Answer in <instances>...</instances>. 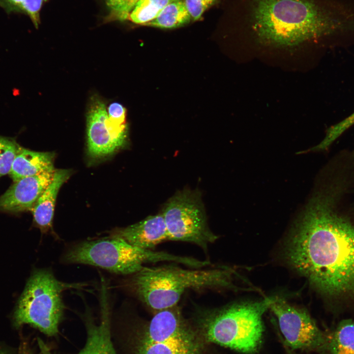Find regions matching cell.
<instances>
[{
    "mask_svg": "<svg viewBox=\"0 0 354 354\" xmlns=\"http://www.w3.org/2000/svg\"><path fill=\"white\" fill-rule=\"evenodd\" d=\"M353 125H354V112L341 121L330 126L327 129L323 140L309 150L315 152L326 150L334 142Z\"/></svg>",
    "mask_w": 354,
    "mask_h": 354,
    "instance_id": "cell-19",
    "label": "cell"
},
{
    "mask_svg": "<svg viewBox=\"0 0 354 354\" xmlns=\"http://www.w3.org/2000/svg\"><path fill=\"white\" fill-rule=\"evenodd\" d=\"M191 19L184 0H173L162 9L155 19L145 26L165 29L174 28L188 23Z\"/></svg>",
    "mask_w": 354,
    "mask_h": 354,
    "instance_id": "cell-16",
    "label": "cell"
},
{
    "mask_svg": "<svg viewBox=\"0 0 354 354\" xmlns=\"http://www.w3.org/2000/svg\"><path fill=\"white\" fill-rule=\"evenodd\" d=\"M139 0H106L111 20L124 21L128 19L131 10Z\"/></svg>",
    "mask_w": 354,
    "mask_h": 354,
    "instance_id": "cell-21",
    "label": "cell"
},
{
    "mask_svg": "<svg viewBox=\"0 0 354 354\" xmlns=\"http://www.w3.org/2000/svg\"><path fill=\"white\" fill-rule=\"evenodd\" d=\"M63 261L91 265L125 275L138 272L146 263L171 262L187 266L193 264L191 257L141 248L114 236L76 244L65 253Z\"/></svg>",
    "mask_w": 354,
    "mask_h": 354,
    "instance_id": "cell-5",
    "label": "cell"
},
{
    "mask_svg": "<svg viewBox=\"0 0 354 354\" xmlns=\"http://www.w3.org/2000/svg\"><path fill=\"white\" fill-rule=\"evenodd\" d=\"M19 147L15 139L0 136V177L9 174Z\"/></svg>",
    "mask_w": 354,
    "mask_h": 354,
    "instance_id": "cell-20",
    "label": "cell"
},
{
    "mask_svg": "<svg viewBox=\"0 0 354 354\" xmlns=\"http://www.w3.org/2000/svg\"><path fill=\"white\" fill-rule=\"evenodd\" d=\"M54 154L35 151L20 146L9 173L14 182L25 177L54 171Z\"/></svg>",
    "mask_w": 354,
    "mask_h": 354,
    "instance_id": "cell-15",
    "label": "cell"
},
{
    "mask_svg": "<svg viewBox=\"0 0 354 354\" xmlns=\"http://www.w3.org/2000/svg\"><path fill=\"white\" fill-rule=\"evenodd\" d=\"M216 0H184L186 7L193 20H199L204 12Z\"/></svg>",
    "mask_w": 354,
    "mask_h": 354,
    "instance_id": "cell-22",
    "label": "cell"
},
{
    "mask_svg": "<svg viewBox=\"0 0 354 354\" xmlns=\"http://www.w3.org/2000/svg\"><path fill=\"white\" fill-rule=\"evenodd\" d=\"M71 175L66 169H55L52 181L40 196L32 210L36 225L43 233L52 231L55 203L58 192Z\"/></svg>",
    "mask_w": 354,
    "mask_h": 354,
    "instance_id": "cell-14",
    "label": "cell"
},
{
    "mask_svg": "<svg viewBox=\"0 0 354 354\" xmlns=\"http://www.w3.org/2000/svg\"><path fill=\"white\" fill-rule=\"evenodd\" d=\"M177 307L155 313L139 338L135 354H201V339Z\"/></svg>",
    "mask_w": 354,
    "mask_h": 354,
    "instance_id": "cell-7",
    "label": "cell"
},
{
    "mask_svg": "<svg viewBox=\"0 0 354 354\" xmlns=\"http://www.w3.org/2000/svg\"><path fill=\"white\" fill-rule=\"evenodd\" d=\"M107 110L110 119L120 124L126 123V109L121 104L118 102L112 103Z\"/></svg>",
    "mask_w": 354,
    "mask_h": 354,
    "instance_id": "cell-24",
    "label": "cell"
},
{
    "mask_svg": "<svg viewBox=\"0 0 354 354\" xmlns=\"http://www.w3.org/2000/svg\"><path fill=\"white\" fill-rule=\"evenodd\" d=\"M353 208H354V207Z\"/></svg>",
    "mask_w": 354,
    "mask_h": 354,
    "instance_id": "cell-28",
    "label": "cell"
},
{
    "mask_svg": "<svg viewBox=\"0 0 354 354\" xmlns=\"http://www.w3.org/2000/svg\"><path fill=\"white\" fill-rule=\"evenodd\" d=\"M105 287L102 288L98 322L85 315L86 341L77 354H117L112 341L111 311Z\"/></svg>",
    "mask_w": 354,
    "mask_h": 354,
    "instance_id": "cell-12",
    "label": "cell"
},
{
    "mask_svg": "<svg viewBox=\"0 0 354 354\" xmlns=\"http://www.w3.org/2000/svg\"><path fill=\"white\" fill-rule=\"evenodd\" d=\"M19 354H30L28 349L23 348V349L20 351Z\"/></svg>",
    "mask_w": 354,
    "mask_h": 354,
    "instance_id": "cell-26",
    "label": "cell"
},
{
    "mask_svg": "<svg viewBox=\"0 0 354 354\" xmlns=\"http://www.w3.org/2000/svg\"><path fill=\"white\" fill-rule=\"evenodd\" d=\"M275 297L199 309L197 321L201 333L209 342L244 354L255 353L263 339V316Z\"/></svg>",
    "mask_w": 354,
    "mask_h": 354,
    "instance_id": "cell-4",
    "label": "cell"
},
{
    "mask_svg": "<svg viewBox=\"0 0 354 354\" xmlns=\"http://www.w3.org/2000/svg\"><path fill=\"white\" fill-rule=\"evenodd\" d=\"M87 147L89 156L100 159L109 156L120 148L126 138V125L109 118L103 101L91 98L87 113Z\"/></svg>",
    "mask_w": 354,
    "mask_h": 354,
    "instance_id": "cell-10",
    "label": "cell"
},
{
    "mask_svg": "<svg viewBox=\"0 0 354 354\" xmlns=\"http://www.w3.org/2000/svg\"><path fill=\"white\" fill-rule=\"evenodd\" d=\"M353 186L340 173L319 177L295 223L285 256L320 292L354 300V220L340 209Z\"/></svg>",
    "mask_w": 354,
    "mask_h": 354,
    "instance_id": "cell-1",
    "label": "cell"
},
{
    "mask_svg": "<svg viewBox=\"0 0 354 354\" xmlns=\"http://www.w3.org/2000/svg\"><path fill=\"white\" fill-rule=\"evenodd\" d=\"M234 271L228 267L185 269L173 265L144 267L133 274L127 287L156 312L177 305L187 290L233 288Z\"/></svg>",
    "mask_w": 354,
    "mask_h": 354,
    "instance_id": "cell-3",
    "label": "cell"
},
{
    "mask_svg": "<svg viewBox=\"0 0 354 354\" xmlns=\"http://www.w3.org/2000/svg\"><path fill=\"white\" fill-rule=\"evenodd\" d=\"M0 354H7L5 352L0 350Z\"/></svg>",
    "mask_w": 354,
    "mask_h": 354,
    "instance_id": "cell-27",
    "label": "cell"
},
{
    "mask_svg": "<svg viewBox=\"0 0 354 354\" xmlns=\"http://www.w3.org/2000/svg\"><path fill=\"white\" fill-rule=\"evenodd\" d=\"M58 280L47 269L35 271L26 285L14 314L17 326L29 324L48 336H55L64 313V291L82 287Z\"/></svg>",
    "mask_w": 354,
    "mask_h": 354,
    "instance_id": "cell-6",
    "label": "cell"
},
{
    "mask_svg": "<svg viewBox=\"0 0 354 354\" xmlns=\"http://www.w3.org/2000/svg\"><path fill=\"white\" fill-rule=\"evenodd\" d=\"M173 0H139L128 17L132 22L145 25L155 19L162 9Z\"/></svg>",
    "mask_w": 354,
    "mask_h": 354,
    "instance_id": "cell-18",
    "label": "cell"
},
{
    "mask_svg": "<svg viewBox=\"0 0 354 354\" xmlns=\"http://www.w3.org/2000/svg\"><path fill=\"white\" fill-rule=\"evenodd\" d=\"M163 216L169 240L195 244L205 252L218 238L209 229L201 193L184 189L166 203Z\"/></svg>",
    "mask_w": 354,
    "mask_h": 354,
    "instance_id": "cell-8",
    "label": "cell"
},
{
    "mask_svg": "<svg viewBox=\"0 0 354 354\" xmlns=\"http://www.w3.org/2000/svg\"><path fill=\"white\" fill-rule=\"evenodd\" d=\"M269 309L277 318L286 342L292 348L314 350L325 345L323 333L304 309L293 306L276 296Z\"/></svg>",
    "mask_w": 354,
    "mask_h": 354,
    "instance_id": "cell-9",
    "label": "cell"
},
{
    "mask_svg": "<svg viewBox=\"0 0 354 354\" xmlns=\"http://www.w3.org/2000/svg\"><path fill=\"white\" fill-rule=\"evenodd\" d=\"M44 0H20L19 8L29 16L37 28L39 22V11Z\"/></svg>",
    "mask_w": 354,
    "mask_h": 354,
    "instance_id": "cell-23",
    "label": "cell"
},
{
    "mask_svg": "<svg viewBox=\"0 0 354 354\" xmlns=\"http://www.w3.org/2000/svg\"><path fill=\"white\" fill-rule=\"evenodd\" d=\"M330 354H354V321L341 323L328 341Z\"/></svg>",
    "mask_w": 354,
    "mask_h": 354,
    "instance_id": "cell-17",
    "label": "cell"
},
{
    "mask_svg": "<svg viewBox=\"0 0 354 354\" xmlns=\"http://www.w3.org/2000/svg\"><path fill=\"white\" fill-rule=\"evenodd\" d=\"M110 236L120 237L133 246L150 250L169 240L162 213L149 216L125 228L116 229L111 233Z\"/></svg>",
    "mask_w": 354,
    "mask_h": 354,
    "instance_id": "cell-13",
    "label": "cell"
},
{
    "mask_svg": "<svg viewBox=\"0 0 354 354\" xmlns=\"http://www.w3.org/2000/svg\"><path fill=\"white\" fill-rule=\"evenodd\" d=\"M54 171L44 172L14 182L0 196V211L17 213L31 210L52 181Z\"/></svg>",
    "mask_w": 354,
    "mask_h": 354,
    "instance_id": "cell-11",
    "label": "cell"
},
{
    "mask_svg": "<svg viewBox=\"0 0 354 354\" xmlns=\"http://www.w3.org/2000/svg\"><path fill=\"white\" fill-rule=\"evenodd\" d=\"M240 20L256 42L294 47L354 39V0H242Z\"/></svg>",
    "mask_w": 354,
    "mask_h": 354,
    "instance_id": "cell-2",
    "label": "cell"
},
{
    "mask_svg": "<svg viewBox=\"0 0 354 354\" xmlns=\"http://www.w3.org/2000/svg\"><path fill=\"white\" fill-rule=\"evenodd\" d=\"M11 5L19 8L20 0H6Z\"/></svg>",
    "mask_w": 354,
    "mask_h": 354,
    "instance_id": "cell-25",
    "label": "cell"
}]
</instances>
